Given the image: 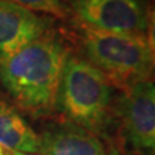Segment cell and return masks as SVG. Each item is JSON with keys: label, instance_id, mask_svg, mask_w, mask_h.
<instances>
[{"label": "cell", "instance_id": "30bf717a", "mask_svg": "<svg viewBox=\"0 0 155 155\" xmlns=\"http://www.w3.org/2000/svg\"><path fill=\"white\" fill-rule=\"evenodd\" d=\"M0 155H35V154H27V153H19V151H13V150H8L0 145Z\"/></svg>", "mask_w": 155, "mask_h": 155}, {"label": "cell", "instance_id": "9c48e42d", "mask_svg": "<svg viewBox=\"0 0 155 155\" xmlns=\"http://www.w3.org/2000/svg\"><path fill=\"white\" fill-rule=\"evenodd\" d=\"M4 2L14 3L30 11L51 13L57 17H65L66 13H69L64 0H4Z\"/></svg>", "mask_w": 155, "mask_h": 155}, {"label": "cell", "instance_id": "7a4b0ae2", "mask_svg": "<svg viewBox=\"0 0 155 155\" xmlns=\"http://www.w3.org/2000/svg\"><path fill=\"white\" fill-rule=\"evenodd\" d=\"M81 43L88 62L116 88L125 92L138 81L150 80L154 47L147 36L84 28Z\"/></svg>", "mask_w": 155, "mask_h": 155}, {"label": "cell", "instance_id": "277c9868", "mask_svg": "<svg viewBox=\"0 0 155 155\" xmlns=\"http://www.w3.org/2000/svg\"><path fill=\"white\" fill-rule=\"evenodd\" d=\"M67 11L85 28L143 35L147 12L142 0H66Z\"/></svg>", "mask_w": 155, "mask_h": 155}, {"label": "cell", "instance_id": "3957f363", "mask_svg": "<svg viewBox=\"0 0 155 155\" xmlns=\"http://www.w3.org/2000/svg\"><path fill=\"white\" fill-rule=\"evenodd\" d=\"M110 101V83L102 72L87 60L67 57L56 107L70 123L92 133L102 132L107 124Z\"/></svg>", "mask_w": 155, "mask_h": 155}, {"label": "cell", "instance_id": "52a82bcc", "mask_svg": "<svg viewBox=\"0 0 155 155\" xmlns=\"http://www.w3.org/2000/svg\"><path fill=\"white\" fill-rule=\"evenodd\" d=\"M39 141V155H107L94 133L72 123L48 128Z\"/></svg>", "mask_w": 155, "mask_h": 155}, {"label": "cell", "instance_id": "6da1fadb", "mask_svg": "<svg viewBox=\"0 0 155 155\" xmlns=\"http://www.w3.org/2000/svg\"><path fill=\"white\" fill-rule=\"evenodd\" d=\"M67 57L65 43L48 32L0 58V83L22 111L36 118L47 116L56 109Z\"/></svg>", "mask_w": 155, "mask_h": 155}, {"label": "cell", "instance_id": "ba28073f", "mask_svg": "<svg viewBox=\"0 0 155 155\" xmlns=\"http://www.w3.org/2000/svg\"><path fill=\"white\" fill-rule=\"evenodd\" d=\"M0 145L8 150L38 154L39 136L12 106L0 101Z\"/></svg>", "mask_w": 155, "mask_h": 155}, {"label": "cell", "instance_id": "8992f818", "mask_svg": "<svg viewBox=\"0 0 155 155\" xmlns=\"http://www.w3.org/2000/svg\"><path fill=\"white\" fill-rule=\"evenodd\" d=\"M53 21L14 3L0 0V58L49 32Z\"/></svg>", "mask_w": 155, "mask_h": 155}, {"label": "cell", "instance_id": "5b68a950", "mask_svg": "<svg viewBox=\"0 0 155 155\" xmlns=\"http://www.w3.org/2000/svg\"><path fill=\"white\" fill-rule=\"evenodd\" d=\"M128 142L137 150H153L155 145V89L153 80L133 84L124 92L119 106Z\"/></svg>", "mask_w": 155, "mask_h": 155}]
</instances>
